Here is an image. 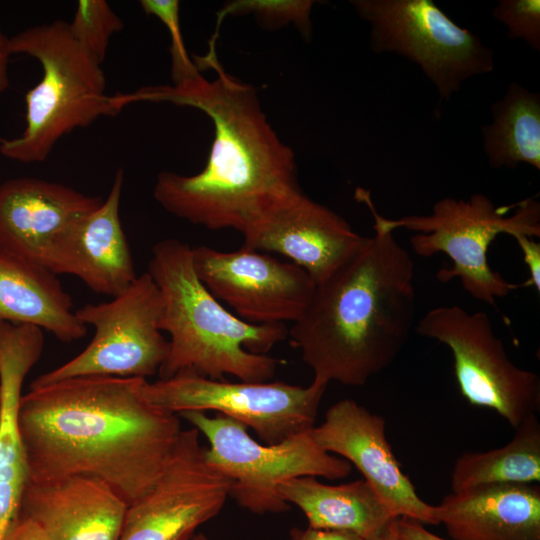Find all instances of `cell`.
I'll return each mask as SVG.
<instances>
[{
    "instance_id": "15",
    "label": "cell",
    "mask_w": 540,
    "mask_h": 540,
    "mask_svg": "<svg viewBox=\"0 0 540 540\" xmlns=\"http://www.w3.org/2000/svg\"><path fill=\"white\" fill-rule=\"evenodd\" d=\"M242 236V246L285 257L316 284L348 261L366 240L345 219L301 190L274 205Z\"/></svg>"
},
{
    "instance_id": "22",
    "label": "cell",
    "mask_w": 540,
    "mask_h": 540,
    "mask_svg": "<svg viewBox=\"0 0 540 540\" xmlns=\"http://www.w3.org/2000/svg\"><path fill=\"white\" fill-rule=\"evenodd\" d=\"M278 492L304 513L310 527L350 532L363 540H377L396 519L364 479L329 485L301 476L281 482Z\"/></svg>"
},
{
    "instance_id": "6",
    "label": "cell",
    "mask_w": 540,
    "mask_h": 540,
    "mask_svg": "<svg viewBox=\"0 0 540 540\" xmlns=\"http://www.w3.org/2000/svg\"><path fill=\"white\" fill-rule=\"evenodd\" d=\"M512 206L496 207L484 194L467 200L445 197L437 201L430 214L385 218L392 230L405 228L416 232L411 248L421 257L445 254L449 268L437 272V279L448 282L458 278L473 298L489 305L518 287L494 271L488 262V249L500 234L540 236V204L530 197Z\"/></svg>"
},
{
    "instance_id": "29",
    "label": "cell",
    "mask_w": 540,
    "mask_h": 540,
    "mask_svg": "<svg viewBox=\"0 0 540 540\" xmlns=\"http://www.w3.org/2000/svg\"><path fill=\"white\" fill-rule=\"evenodd\" d=\"M519 246L523 261L529 271V279L524 286H533L540 292V244L535 242L533 237L519 235L514 238Z\"/></svg>"
},
{
    "instance_id": "35",
    "label": "cell",
    "mask_w": 540,
    "mask_h": 540,
    "mask_svg": "<svg viewBox=\"0 0 540 540\" xmlns=\"http://www.w3.org/2000/svg\"><path fill=\"white\" fill-rule=\"evenodd\" d=\"M191 540H209L203 533L195 534Z\"/></svg>"
},
{
    "instance_id": "12",
    "label": "cell",
    "mask_w": 540,
    "mask_h": 540,
    "mask_svg": "<svg viewBox=\"0 0 540 540\" xmlns=\"http://www.w3.org/2000/svg\"><path fill=\"white\" fill-rule=\"evenodd\" d=\"M230 486L206 460L199 431L182 430L155 484L128 506L119 540H191L220 513Z\"/></svg>"
},
{
    "instance_id": "19",
    "label": "cell",
    "mask_w": 540,
    "mask_h": 540,
    "mask_svg": "<svg viewBox=\"0 0 540 540\" xmlns=\"http://www.w3.org/2000/svg\"><path fill=\"white\" fill-rule=\"evenodd\" d=\"M43 347L41 328L0 322V540H9L21 520L29 467L18 426V407L24 379Z\"/></svg>"
},
{
    "instance_id": "28",
    "label": "cell",
    "mask_w": 540,
    "mask_h": 540,
    "mask_svg": "<svg viewBox=\"0 0 540 540\" xmlns=\"http://www.w3.org/2000/svg\"><path fill=\"white\" fill-rule=\"evenodd\" d=\"M492 15L507 27L508 38L522 39L533 50L540 51L539 0H500Z\"/></svg>"
},
{
    "instance_id": "27",
    "label": "cell",
    "mask_w": 540,
    "mask_h": 540,
    "mask_svg": "<svg viewBox=\"0 0 540 540\" xmlns=\"http://www.w3.org/2000/svg\"><path fill=\"white\" fill-rule=\"evenodd\" d=\"M139 3L146 14L159 18L168 29L171 38L173 83L198 75L200 71L190 59L184 45L179 20V2L177 0H141Z\"/></svg>"
},
{
    "instance_id": "33",
    "label": "cell",
    "mask_w": 540,
    "mask_h": 540,
    "mask_svg": "<svg viewBox=\"0 0 540 540\" xmlns=\"http://www.w3.org/2000/svg\"><path fill=\"white\" fill-rule=\"evenodd\" d=\"M9 540H48L36 523L21 518Z\"/></svg>"
},
{
    "instance_id": "17",
    "label": "cell",
    "mask_w": 540,
    "mask_h": 540,
    "mask_svg": "<svg viewBox=\"0 0 540 540\" xmlns=\"http://www.w3.org/2000/svg\"><path fill=\"white\" fill-rule=\"evenodd\" d=\"M124 171H116L103 203L74 222L58 240L51 272L78 277L97 294L115 297L137 278L121 225L119 208Z\"/></svg>"
},
{
    "instance_id": "34",
    "label": "cell",
    "mask_w": 540,
    "mask_h": 540,
    "mask_svg": "<svg viewBox=\"0 0 540 540\" xmlns=\"http://www.w3.org/2000/svg\"><path fill=\"white\" fill-rule=\"evenodd\" d=\"M396 519L388 526V528L377 540H397Z\"/></svg>"
},
{
    "instance_id": "24",
    "label": "cell",
    "mask_w": 540,
    "mask_h": 540,
    "mask_svg": "<svg viewBox=\"0 0 540 540\" xmlns=\"http://www.w3.org/2000/svg\"><path fill=\"white\" fill-rule=\"evenodd\" d=\"M531 414L502 447L465 452L455 461L452 492L489 484H536L540 481V422Z\"/></svg>"
},
{
    "instance_id": "36",
    "label": "cell",
    "mask_w": 540,
    "mask_h": 540,
    "mask_svg": "<svg viewBox=\"0 0 540 540\" xmlns=\"http://www.w3.org/2000/svg\"><path fill=\"white\" fill-rule=\"evenodd\" d=\"M1 407H2V390H1V383H0V415H1Z\"/></svg>"
},
{
    "instance_id": "10",
    "label": "cell",
    "mask_w": 540,
    "mask_h": 540,
    "mask_svg": "<svg viewBox=\"0 0 540 540\" xmlns=\"http://www.w3.org/2000/svg\"><path fill=\"white\" fill-rule=\"evenodd\" d=\"M416 331L451 350L458 388L471 405L495 411L514 429L538 414L539 376L510 360L486 313L438 306L418 321Z\"/></svg>"
},
{
    "instance_id": "20",
    "label": "cell",
    "mask_w": 540,
    "mask_h": 540,
    "mask_svg": "<svg viewBox=\"0 0 540 540\" xmlns=\"http://www.w3.org/2000/svg\"><path fill=\"white\" fill-rule=\"evenodd\" d=\"M452 540H540V486L489 484L446 495L436 506Z\"/></svg>"
},
{
    "instance_id": "3",
    "label": "cell",
    "mask_w": 540,
    "mask_h": 540,
    "mask_svg": "<svg viewBox=\"0 0 540 540\" xmlns=\"http://www.w3.org/2000/svg\"><path fill=\"white\" fill-rule=\"evenodd\" d=\"M355 198L373 217L374 234L343 265L316 284L288 329L290 344L314 380L363 386L387 369L414 326V263L374 206L369 191Z\"/></svg>"
},
{
    "instance_id": "26",
    "label": "cell",
    "mask_w": 540,
    "mask_h": 540,
    "mask_svg": "<svg viewBox=\"0 0 540 540\" xmlns=\"http://www.w3.org/2000/svg\"><path fill=\"white\" fill-rule=\"evenodd\" d=\"M314 3L310 0H242L227 4L220 15L252 13L271 28L293 23L308 37L311 34L310 14Z\"/></svg>"
},
{
    "instance_id": "32",
    "label": "cell",
    "mask_w": 540,
    "mask_h": 540,
    "mask_svg": "<svg viewBox=\"0 0 540 540\" xmlns=\"http://www.w3.org/2000/svg\"><path fill=\"white\" fill-rule=\"evenodd\" d=\"M11 55L10 37L0 30V96L9 87L8 64Z\"/></svg>"
},
{
    "instance_id": "8",
    "label": "cell",
    "mask_w": 540,
    "mask_h": 540,
    "mask_svg": "<svg viewBox=\"0 0 540 540\" xmlns=\"http://www.w3.org/2000/svg\"><path fill=\"white\" fill-rule=\"evenodd\" d=\"M370 24L377 53H396L417 64L441 99L450 100L471 77L494 69V53L475 33L457 25L432 0H352Z\"/></svg>"
},
{
    "instance_id": "16",
    "label": "cell",
    "mask_w": 540,
    "mask_h": 540,
    "mask_svg": "<svg viewBox=\"0 0 540 540\" xmlns=\"http://www.w3.org/2000/svg\"><path fill=\"white\" fill-rule=\"evenodd\" d=\"M103 201L40 178L4 181L0 184V254L51 271L60 237Z\"/></svg>"
},
{
    "instance_id": "21",
    "label": "cell",
    "mask_w": 540,
    "mask_h": 540,
    "mask_svg": "<svg viewBox=\"0 0 540 540\" xmlns=\"http://www.w3.org/2000/svg\"><path fill=\"white\" fill-rule=\"evenodd\" d=\"M0 322L37 326L64 343L77 341L88 331L56 274L2 254Z\"/></svg>"
},
{
    "instance_id": "2",
    "label": "cell",
    "mask_w": 540,
    "mask_h": 540,
    "mask_svg": "<svg viewBox=\"0 0 540 540\" xmlns=\"http://www.w3.org/2000/svg\"><path fill=\"white\" fill-rule=\"evenodd\" d=\"M200 73L173 85L117 92L120 108L135 102H170L204 112L214 139L202 171L185 176L163 171L153 197L170 214L210 230L233 229L244 235L278 202L301 190L293 151L272 129L255 89L225 72L213 52L194 56Z\"/></svg>"
},
{
    "instance_id": "18",
    "label": "cell",
    "mask_w": 540,
    "mask_h": 540,
    "mask_svg": "<svg viewBox=\"0 0 540 540\" xmlns=\"http://www.w3.org/2000/svg\"><path fill=\"white\" fill-rule=\"evenodd\" d=\"M128 504L105 482L87 476L29 481L21 518L48 540H119Z\"/></svg>"
},
{
    "instance_id": "5",
    "label": "cell",
    "mask_w": 540,
    "mask_h": 540,
    "mask_svg": "<svg viewBox=\"0 0 540 540\" xmlns=\"http://www.w3.org/2000/svg\"><path fill=\"white\" fill-rule=\"evenodd\" d=\"M12 54H26L42 67L40 82L25 95L26 126L22 135L0 141V154L21 163L46 160L56 143L77 128L118 112L105 93L99 64L72 37L68 22L24 29L10 37Z\"/></svg>"
},
{
    "instance_id": "14",
    "label": "cell",
    "mask_w": 540,
    "mask_h": 540,
    "mask_svg": "<svg viewBox=\"0 0 540 540\" xmlns=\"http://www.w3.org/2000/svg\"><path fill=\"white\" fill-rule=\"evenodd\" d=\"M311 435L321 449L354 465L394 517L440 524L436 506L419 497L402 471L387 440L382 416L353 399H342L327 410Z\"/></svg>"
},
{
    "instance_id": "23",
    "label": "cell",
    "mask_w": 540,
    "mask_h": 540,
    "mask_svg": "<svg viewBox=\"0 0 540 540\" xmlns=\"http://www.w3.org/2000/svg\"><path fill=\"white\" fill-rule=\"evenodd\" d=\"M491 112V124L482 127L489 165L515 168L524 163L539 171L540 94L513 82Z\"/></svg>"
},
{
    "instance_id": "9",
    "label": "cell",
    "mask_w": 540,
    "mask_h": 540,
    "mask_svg": "<svg viewBox=\"0 0 540 540\" xmlns=\"http://www.w3.org/2000/svg\"><path fill=\"white\" fill-rule=\"evenodd\" d=\"M163 300L145 272L111 301L86 304L77 317L95 329L87 347L77 356L41 374L30 389L81 376L144 378L158 374L169 342L159 328Z\"/></svg>"
},
{
    "instance_id": "4",
    "label": "cell",
    "mask_w": 540,
    "mask_h": 540,
    "mask_svg": "<svg viewBox=\"0 0 540 540\" xmlns=\"http://www.w3.org/2000/svg\"><path fill=\"white\" fill-rule=\"evenodd\" d=\"M147 273L163 300L159 328L170 336L159 379L183 372L245 382L274 376L281 361L267 352L288 336L285 324H251L228 311L198 278L190 245L174 238L157 242Z\"/></svg>"
},
{
    "instance_id": "7",
    "label": "cell",
    "mask_w": 540,
    "mask_h": 540,
    "mask_svg": "<svg viewBox=\"0 0 540 540\" xmlns=\"http://www.w3.org/2000/svg\"><path fill=\"white\" fill-rule=\"evenodd\" d=\"M189 422L209 443L208 463L230 482V497L255 514L283 513L290 509L278 492L281 482L301 476L341 479L352 465L321 449L311 429L279 443H259L248 427L230 417L203 411L177 414Z\"/></svg>"
},
{
    "instance_id": "1",
    "label": "cell",
    "mask_w": 540,
    "mask_h": 540,
    "mask_svg": "<svg viewBox=\"0 0 540 540\" xmlns=\"http://www.w3.org/2000/svg\"><path fill=\"white\" fill-rule=\"evenodd\" d=\"M141 379L81 376L22 395L18 426L29 481L96 478L128 506L149 491L182 428L177 414L141 396Z\"/></svg>"
},
{
    "instance_id": "13",
    "label": "cell",
    "mask_w": 540,
    "mask_h": 540,
    "mask_svg": "<svg viewBox=\"0 0 540 540\" xmlns=\"http://www.w3.org/2000/svg\"><path fill=\"white\" fill-rule=\"evenodd\" d=\"M192 260L209 292L251 324L295 322L316 286L297 265L245 246L229 252L204 245L193 247Z\"/></svg>"
},
{
    "instance_id": "30",
    "label": "cell",
    "mask_w": 540,
    "mask_h": 540,
    "mask_svg": "<svg viewBox=\"0 0 540 540\" xmlns=\"http://www.w3.org/2000/svg\"><path fill=\"white\" fill-rule=\"evenodd\" d=\"M396 534L397 540H449L430 532L421 522L407 517L396 519Z\"/></svg>"
},
{
    "instance_id": "31",
    "label": "cell",
    "mask_w": 540,
    "mask_h": 540,
    "mask_svg": "<svg viewBox=\"0 0 540 540\" xmlns=\"http://www.w3.org/2000/svg\"><path fill=\"white\" fill-rule=\"evenodd\" d=\"M290 540H363L361 537L344 531L317 529L308 526L305 529L293 527Z\"/></svg>"
},
{
    "instance_id": "25",
    "label": "cell",
    "mask_w": 540,
    "mask_h": 540,
    "mask_svg": "<svg viewBox=\"0 0 540 540\" xmlns=\"http://www.w3.org/2000/svg\"><path fill=\"white\" fill-rule=\"evenodd\" d=\"M68 27L80 46L102 64L111 37L123 30L124 23L106 1L80 0Z\"/></svg>"
},
{
    "instance_id": "11",
    "label": "cell",
    "mask_w": 540,
    "mask_h": 540,
    "mask_svg": "<svg viewBox=\"0 0 540 540\" xmlns=\"http://www.w3.org/2000/svg\"><path fill=\"white\" fill-rule=\"evenodd\" d=\"M326 387L314 379L302 387L285 382H229L183 372L154 382L143 378L139 393L175 414L216 411L251 428L264 444H275L315 426Z\"/></svg>"
}]
</instances>
